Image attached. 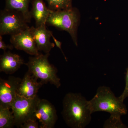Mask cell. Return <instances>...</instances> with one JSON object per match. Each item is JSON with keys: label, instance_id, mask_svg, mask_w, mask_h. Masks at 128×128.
<instances>
[{"label": "cell", "instance_id": "1", "mask_svg": "<svg viewBox=\"0 0 128 128\" xmlns=\"http://www.w3.org/2000/svg\"><path fill=\"white\" fill-rule=\"evenodd\" d=\"M61 114L70 128H84L91 121L88 101L80 93L69 92L65 96Z\"/></svg>", "mask_w": 128, "mask_h": 128}, {"label": "cell", "instance_id": "2", "mask_svg": "<svg viewBox=\"0 0 128 128\" xmlns=\"http://www.w3.org/2000/svg\"><path fill=\"white\" fill-rule=\"evenodd\" d=\"M88 103L92 114L104 112L122 116L128 112L123 101L116 97L110 88L105 86L98 88L96 95L88 101Z\"/></svg>", "mask_w": 128, "mask_h": 128}, {"label": "cell", "instance_id": "3", "mask_svg": "<svg viewBox=\"0 0 128 128\" xmlns=\"http://www.w3.org/2000/svg\"><path fill=\"white\" fill-rule=\"evenodd\" d=\"M50 55L40 53L29 57L28 62L24 64L28 66V71L44 84L49 82L58 88L61 86L60 80L57 76V69L49 62Z\"/></svg>", "mask_w": 128, "mask_h": 128}, {"label": "cell", "instance_id": "4", "mask_svg": "<svg viewBox=\"0 0 128 128\" xmlns=\"http://www.w3.org/2000/svg\"><path fill=\"white\" fill-rule=\"evenodd\" d=\"M80 20L79 10L72 7L64 10L52 11L48 18L46 24L68 32L74 44L78 46L77 32Z\"/></svg>", "mask_w": 128, "mask_h": 128}, {"label": "cell", "instance_id": "5", "mask_svg": "<svg viewBox=\"0 0 128 128\" xmlns=\"http://www.w3.org/2000/svg\"><path fill=\"white\" fill-rule=\"evenodd\" d=\"M40 99L38 96L34 98H27L17 95L11 106L16 127L20 128L28 120H36L34 115Z\"/></svg>", "mask_w": 128, "mask_h": 128}, {"label": "cell", "instance_id": "6", "mask_svg": "<svg viewBox=\"0 0 128 128\" xmlns=\"http://www.w3.org/2000/svg\"><path fill=\"white\" fill-rule=\"evenodd\" d=\"M28 23L20 12L5 9L0 14V35L16 34L28 27Z\"/></svg>", "mask_w": 128, "mask_h": 128}, {"label": "cell", "instance_id": "7", "mask_svg": "<svg viewBox=\"0 0 128 128\" xmlns=\"http://www.w3.org/2000/svg\"><path fill=\"white\" fill-rule=\"evenodd\" d=\"M34 116L40 123V128H54L58 120L55 107L45 99L40 100Z\"/></svg>", "mask_w": 128, "mask_h": 128}, {"label": "cell", "instance_id": "8", "mask_svg": "<svg viewBox=\"0 0 128 128\" xmlns=\"http://www.w3.org/2000/svg\"><path fill=\"white\" fill-rule=\"evenodd\" d=\"M10 42L14 48L30 55L37 56L40 54L29 26L20 32L11 35Z\"/></svg>", "mask_w": 128, "mask_h": 128}, {"label": "cell", "instance_id": "9", "mask_svg": "<svg viewBox=\"0 0 128 128\" xmlns=\"http://www.w3.org/2000/svg\"><path fill=\"white\" fill-rule=\"evenodd\" d=\"M21 80L14 76H10L7 80L0 79V105L11 109Z\"/></svg>", "mask_w": 128, "mask_h": 128}, {"label": "cell", "instance_id": "10", "mask_svg": "<svg viewBox=\"0 0 128 128\" xmlns=\"http://www.w3.org/2000/svg\"><path fill=\"white\" fill-rule=\"evenodd\" d=\"M38 80L28 71L19 84L17 95L27 98L36 97L40 88L44 84L41 81L38 82Z\"/></svg>", "mask_w": 128, "mask_h": 128}, {"label": "cell", "instance_id": "11", "mask_svg": "<svg viewBox=\"0 0 128 128\" xmlns=\"http://www.w3.org/2000/svg\"><path fill=\"white\" fill-rule=\"evenodd\" d=\"M30 28L38 51L50 54L55 46L54 44L50 41L52 32L47 29L46 24L38 28L32 26Z\"/></svg>", "mask_w": 128, "mask_h": 128}, {"label": "cell", "instance_id": "12", "mask_svg": "<svg viewBox=\"0 0 128 128\" xmlns=\"http://www.w3.org/2000/svg\"><path fill=\"white\" fill-rule=\"evenodd\" d=\"M25 64L20 56L10 51H4L0 58V71L6 74H12Z\"/></svg>", "mask_w": 128, "mask_h": 128}, {"label": "cell", "instance_id": "13", "mask_svg": "<svg viewBox=\"0 0 128 128\" xmlns=\"http://www.w3.org/2000/svg\"><path fill=\"white\" fill-rule=\"evenodd\" d=\"M52 11L46 6L43 0H34L30 12L32 18L35 20V27L46 24L47 20Z\"/></svg>", "mask_w": 128, "mask_h": 128}, {"label": "cell", "instance_id": "14", "mask_svg": "<svg viewBox=\"0 0 128 128\" xmlns=\"http://www.w3.org/2000/svg\"><path fill=\"white\" fill-rule=\"evenodd\" d=\"M31 0H6L5 9L16 11L20 13L28 22L32 18L29 5Z\"/></svg>", "mask_w": 128, "mask_h": 128}, {"label": "cell", "instance_id": "15", "mask_svg": "<svg viewBox=\"0 0 128 128\" xmlns=\"http://www.w3.org/2000/svg\"><path fill=\"white\" fill-rule=\"evenodd\" d=\"M9 108L0 105V128H12L15 125L14 114Z\"/></svg>", "mask_w": 128, "mask_h": 128}, {"label": "cell", "instance_id": "16", "mask_svg": "<svg viewBox=\"0 0 128 128\" xmlns=\"http://www.w3.org/2000/svg\"><path fill=\"white\" fill-rule=\"evenodd\" d=\"M48 8L52 11L69 9L73 7L72 0H46Z\"/></svg>", "mask_w": 128, "mask_h": 128}, {"label": "cell", "instance_id": "17", "mask_svg": "<svg viewBox=\"0 0 128 128\" xmlns=\"http://www.w3.org/2000/svg\"><path fill=\"white\" fill-rule=\"evenodd\" d=\"M121 115L118 114H110V117L105 121L103 125L104 128H127L121 120Z\"/></svg>", "mask_w": 128, "mask_h": 128}, {"label": "cell", "instance_id": "18", "mask_svg": "<svg viewBox=\"0 0 128 128\" xmlns=\"http://www.w3.org/2000/svg\"><path fill=\"white\" fill-rule=\"evenodd\" d=\"M35 119H30L25 121L20 127L21 128H38L39 124Z\"/></svg>", "mask_w": 128, "mask_h": 128}, {"label": "cell", "instance_id": "19", "mask_svg": "<svg viewBox=\"0 0 128 128\" xmlns=\"http://www.w3.org/2000/svg\"><path fill=\"white\" fill-rule=\"evenodd\" d=\"M121 100L123 101L128 97V66L125 76V86L124 89L121 96L118 97Z\"/></svg>", "mask_w": 128, "mask_h": 128}, {"label": "cell", "instance_id": "20", "mask_svg": "<svg viewBox=\"0 0 128 128\" xmlns=\"http://www.w3.org/2000/svg\"><path fill=\"white\" fill-rule=\"evenodd\" d=\"M14 48L12 45H9L6 44L2 40V36L0 35V49L4 51H6L7 50H12Z\"/></svg>", "mask_w": 128, "mask_h": 128}, {"label": "cell", "instance_id": "21", "mask_svg": "<svg viewBox=\"0 0 128 128\" xmlns=\"http://www.w3.org/2000/svg\"><path fill=\"white\" fill-rule=\"evenodd\" d=\"M51 37L52 38L53 40H54V43H55L56 45V46L60 49V50H61V52H62V54H63V55L64 56V57L65 59L66 60V61H68V60H67V58H66V56L64 54L63 52V50H62V46H61V45H62V42L60 41H59V40H57V39L54 37V36L53 35L52 32H51Z\"/></svg>", "mask_w": 128, "mask_h": 128}]
</instances>
